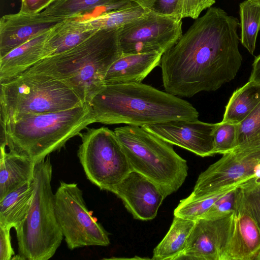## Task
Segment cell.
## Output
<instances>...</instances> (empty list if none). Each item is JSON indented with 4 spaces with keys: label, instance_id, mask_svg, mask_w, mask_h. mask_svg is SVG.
I'll list each match as a JSON object with an SVG mask.
<instances>
[{
    "label": "cell",
    "instance_id": "1",
    "mask_svg": "<svg viewBox=\"0 0 260 260\" xmlns=\"http://www.w3.org/2000/svg\"><path fill=\"white\" fill-rule=\"evenodd\" d=\"M237 17L211 7L195 19L178 41L161 56L165 91L190 98L215 91L235 78L242 62Z\"/></svg>",
    "mask_w": 260,
    "mask_h": 260
},
{
    "label": "cell",
    "instance_id": "2",
    "mask_svg": "<svg viewBox=\"0 0 260 260\" xmlns=\"http://www.w3.org/2000/svg\"><path fill=\"white\" fill-rule=\"evenodd\" d=\"M88 103L95 122L105 124L143 127L199 117L188 101L142 83L104 85Z\"/></svg>",
    "mask_w": 260,
    "mask_h": 260
},
{
    "label": "cell",
    "instance_id": "3",
    "mask_svg": "<svg viewBox=\"0 0 260 260\" xmlns=\"http://www.w3.org/2000/svg\"><path fill=\"white\" fill-rule=\"evenodd\" d=\"M122 54L118 28L97 31L77 46L45 58L27 72L44 73L67 84L84 103L104 85L112 64Z\"/></svg>",
    "mask_w": 260,
    "mask_h": 260
},
{
    "label": "cell",
    "instance_id": "4",
    "mask_svg": "<svg viewBox=\"0 0 260 260\" xmlns=\"http://www.w3.org/2000/svg\"><path fill=\"white\" fill-rule=\"evenodd\" d=\"M94 122L88 103L62 111L24 115L1 126V145L36 163Z\"/></svg>",
    "mask_w": 260,
    "mask_h": 260
},
{
    "label": "cell",
    "instance_id": "5",
    "mask_svg": "<svg viewBox=\"0 0 260 260\" xmlns=\"http://www.w3.org/2000/svg\"><path fill=\"white\" fill-rule=\"evenodd\" d=\"M52 177L49 156L35 164L31 204L26 217L15 229L18 254L22 259L48 260L61 243L63 236L55 215Z\"/></svg>",
    "mask_w": 260,
    "mask_h": 260
},
{
    "label": "cell",
    "instance_id": "6",
    "mask_svg": "<svg viewBox=\"0 0 260 260\" xmlns=\"http://www.w3.org/2000/svg\"><path fill=\"white\" fill-rule=\"evenodd\" d=\"M114 131L132 170L156 184L166 198L182 186L188 167L171 144L143 127L126 125Z\"/></svg>",
    "mask_w": 260,
    "mask_h": 260
},
{
    "label": "cell",
    "instance_id": "7",
    "mask_svg": "<svg viewBox=\"0 0 260 260\" xmlns=\"http://www.w3.org/2000/svg\"><path fill=\"white\" fill-rule=\"evenodd\" d=\"M84 103L62 81L44 73L26 71L0 83L1 126L24 115L62 111Z\"/></svg>",
    "mask_w": 260,
    "mask_h": 260
},
{
    "label": "cell",
    "instance_id": "8",
    "mask_svg": "<svg viewBox=\"0 0 260 260\" xmlns=\"http://www.w3.org/2000/svg\"><path fill=\"white\" fill-rule=\"evenodd\" d=\"M79 135L82 142L77 155L87 179L109 191L132 171L114 131L87 128Z\"/></svg>",
    "mask_w": 260,
    "mask_h": 260
},
{
    "label": "cell",
    "instance_id": "9",
    "mask_svg": "<svg viewBox=\"0 0 260 260\" xmlns=\"http://www.w3.org/2000/svg\"><path fill=\"white\" fill-rule=\"evenodd\" d=\"M54 205L58 223L70 249L110 244L108 233L88 210L77 183L61 181L54 193Z\"/></svg>",
    "mask_w": 260,
    "mask_h": 260
},
{
    "label": "cell",
    "instance_id": "10",
    "mask_svg": "<svg viewBox=\"0 0 260 260\" xmlns=\"http://www.w3.org/2000/svg\"><path fill=\"white\" fill-rule=\"evenodd\" d=\"M182 19L147 12L118 28L122 54L158 52L162 54L183 34Z\"/></svg>",
    "mask_w": 260,
    "mask_h": 260
},
{
    "label": "cell",
    "instance_id": "11",
    "mask_svg": "<svg viewBox=\"0 0 260 260\" xmlns=\"http://www.w3.org/2000/svg\"><path fill=\"white\" fill-rule=\"evenodd\" d=\"M260 168V147L235 149L223 154L199 175L193 198L214 194L255 177Z\"/></svg>",
    "mask_w": 260,
    "mask_h": 260
},
{
    "label": "cell",
    "instance_id": "12",
    "mask_svg": "<svg viewBox=\"0 0 260 260\" xmlns=\"http://www.w3.org/2000/svg\"><path fill=\"white\" fill-rule=\"evenodd\" d=\"M234 212L195 221L186 247L178 259L221 260L230 239Z\"/></svg>",
    "mask_w": 260,
    "mask_h": 260
},
{
    "label": "cell",
    "instance_id": "13",
    "mask_svg": "<svg viewBox=\"0 0 260 260\" xmlns=\"http://www.w3.org/2000/svg\"><path fill=\"white\" fill-rule=\"evenodd\" d=\"M109 191L120 199L135 219H154L166 198L158 186L141 173L131 171Z\"/></svg>",
    "mask_w": 260,
    "mask_h": 260
},
{
    "label": "cell",
    "instance_id": "14",
    "mask_svg": "<svg viewBox=\"0 0 260 260\" xmlns=\"http://www.w3.org/2000/svg\"><path fill=\"white\" fill-rule=\"evenodd\" d=\"M215 123L195 120H175L143 126L166 142L202 157L212 156Z\"/></svg>",
    "mask_w": 260,
    "mask_h": 260
},
{
    "label": "cell",
    "instance_id": "15",
    "mask_svg": "<svg viewBox=\"0 0 260 260\" xmlns=\"http://www.w3.org/2000/svg\"><path fill=\"white\" fill-rule=\"evenodd\" d=\"M58 22L42 12L25 14L18 12L3 16L0 19V57L49 30Z\"/></svg>",
    "mask_w": 260,
    "mask_h": 260
},
{
    "label": "cell",
    "instance_id": "16",
    "mask_svg": "<svg viewBox=\"0 0 260 260\" xmlns=\"http://www.w3.org/2000/svg\"><path fill=\"white\" fill-rule=\"evenodd\" d=\"M260 250V229L239 202V190L231 234L221 260H256Z\"/></svg>",
    "mask_w": 260,
    "mask_h": 260
},
{
    "label": "cell",
    "instance_id": "17",
    "mask_svg": "<svg viewBox=\"0 0 260 260\" xmlns=\"http://www.w3.org/2000/svg\"><path fill=\"white\" fill-rule=\"evenodd\" d=\"M158 52L122 54L108 70L104 85L138 83L160 65Z\"/></svg>",
    "mask_w": 260,
    "mask_h": 260
},
{
    "label": "cell",
    "instance_id": "18",
    "mask_svg": "<svg viewBox=\"0 0 260 260\" xmlns=\"http://www.w3.org/2000/svg\"><path fill=\"white\" fill-rule=\"evenodd\" d=\"M49 30L0 57V83L19 76L45 58V45Z\"/></svg>",
    "mask_w": 260,
    "mask_h": 260
},
{
    "label": "cell",
    "instance_id": "19",
    "mask_svg": "<svg viewBox=\"0 0 260 260\" xmlns=\"http://www.w3.org/2000/svg\"><path fill=\"white\" fill-rule=\"evenodd\" d=\"M97 31L84 19H67L57 23L49 30L45 45L44 58L72 49Z\"/></svg>",
    "mask_w": 260,
    "mask_h": 260
},
{
    "label": "cell",
    "instance_id": "20",
    "mask_svg": "<svg viewBox=\"0 0 260 260\" xmlns=\"http://www.w3.org/2000/svg\"><path fill=\"white\" fill-rule=\"evenodd\" d=\"M1 145L0 200L33 178L35 162L10 151Z\"/></svg>",
    "mask_w": 260,
    "mask_h": 260
},
{
    "label": "cell",
    "instance_id": "21",
    "mask_svg": "<svg viewBox=\"0 0 260 260\" xmlns=\"http://www.w3.org/2000/svg\"><path fill=\"white\" fill-rule=\"evenodd\" d=\"M135 4L133 0H57L42 13L50 19L60 22L75 19L94 8H101L104 13Z\"/></svg>",
    "mask_w": 260,
    "mask_h": 260
},
{
    "label": "cell",
    "instance_id": "22",
    "mask_svg": "<svg viewBox=\"0 0 260 260\" xmlns=\"http://www.w3.org/2000/svg\"><path fill=\"white\" fill-rule=\"evenodd\" d=\"M32 180L9 193L0 200V224L14 229L24 220L34 195Z\"/></svg>",
    "mask_w": 260,
    "mask_h": 260
},
{
    "label": "cell",
    "instance_id": "23",
    "mask_svg": "<svg viewBox=\"0 0 260 260\" xmlns=\"http://www.w3.org/2000/svg\"><path fill=\"white\" fill-rule=\"evenodd\" d=\"M195 221L174 216L168 233L153 250V260L178 259L186 247Z\"/></svg>",
    "mask_w": 260,
    "mask_h": 260
},
{
    "label": "cell",
    "instance_id": "24",
    "mask_svg": "<svg viewBox=\"0 0 260 260\" xmlns=\"http://www.w3.org/2000/svg\"><path fill=\"white\" fill-rule=\"evenodd\" d=\"M260 103V83L249 81L236 90L225 106L222 121L238 124Z\"/></svg>",
    "mask_w": 260,
    "mask_h": 260
},
{
    "label": "cell",
    "instance_id": "25",
    "mask_svg": "<svg viewBox=\"0 0 260 260\" xmlns=\"http://www.w3.org/2000/svg\"><path fill=\"white\" fill-rule=\"evenodd\" d=\"M147 12L135 4L130 7L102 13L84 20L97 30L117 29L141 17Z\"/></svg>",
    "mask_w": 260,
    "mask_h": 260
},
{
    "label": "cell",
    "instance_id": "26",
    "mask_svg": "<svg viewBox=\"0 0 260 260\" xmlns=\"http://www.w3.org/2000/svg\"><path fill=\"white\" fill-rule=\"evenodd\" d=\"M239 9L240 41L248 52L253 54L260 29V6L250 0H245L239 4Z\"/></svg>",
    "mask_w": 260,
    "mask_h": 260
},
{
    "label": "cell",
    "instance_id": "27",
    "mask_svg": "<svg viewBox=\"0 0 260 260\" xmlns=\"http://www.w3.org/2000/svg\"><path fill=\"white\" fill-rule=\"evenodd\" d=\"M238 186L204 197L193 198L189 196L180 201L174 210V215L196 221L202 218L212 205L224 193Z\"/></svg>",
    "mask_w": 260,
    "mask_h": 260
},
{
    "label": "cell",
    "instance_id": "28",
    "mask_svg": "<svg viewBox=\"0 0 260 260\" xmlns=\"http://www.w3.org/2000/svg\"><path fill=\"white\" fill-rule=\"evenodd\" d=\"M237 125V146L235 149L260 147V103Z\"/></svg>",
    "mask_w": 260,
    "mask_h": 260
},
{
    "label": "cell",
    "instance_id": "29",
    "mask_svg": "<svg viewBox=\"0 0 260 260\" xmlns=\"http://www.w3.org/2000/svg\"><path fill=\"white\" fill-rule=\"evenodd\" d=\"M239 202L260 229V181L252 178L239 187Z\"/></svg>",
    "mask_w": 260,
    "mask_h": 260
},
{
    "label": "cell",
    "instance_id": "30",
    "mask_svg": "<svg viewBox=\"0 0 260 260\" xmlns=\"http://www.w3.org/2000/svg\"><path fill=\"white\" fill-rule=\"evenodd\" d=\"M237 124L221 121L215 123L212 131L213 153L224 154L233 151L237 146Z\"/></svg>",
    "mask_w": 260,
    "mask_h": 260
},
{
    "label": "cell",
    "instance_id": "31",
    "mask_svg": "<svg viewBox=\"0 0 260 260\" xmlns=\"http://www.w3.org/2000/svg\"><path fill=\"white\" fill-rule=\"evenodd\" d=\"M240 186L224 193L212 205L202 218H212L235 212L237 204Z\"/></svg>",
    "mask_w": 260,
    "mask_h": 260
},
{
    "label": "cell",
    "instance_id": "32",
    "mask_svg": "<svg viewBox=\"0 0 260 260\" xmlns=\"http://www.w3.org/2000/svg\"><path fill=\"white\" fill-rule=\"evenodd\" d=\"M216 0H179L176 9L177 17L181 19H196L205 10L211 7Z\"/></svg>",
    "mask_w": 260,
    "mask_h": 260
},
{
    "label": "cell",
    "instance_id": "33",
    "mask_svg": "<svg viewBox=\"0 0 260 260\" xmlns=\"http://www.w3.org/2000/svg\"><path fill=\"white\" fill-rule=\"evenodd\" d=\"M179 0H133L148 12L177 17L176 9Z\"/></svg>",
    "mask_w": 260,
    "mask_h": 260
},
{
    "label": "cell",
    "instance_id": "34",
    "mask_svg": "<svg viewBox=\"0 0 260 260\" xmlns=\"http://www.w3.org/2000/svg\"><path fill=\"white\" fill-rule=\"evenodd\" d=\"M11 229L0 224V260H10L14 255L11 243Z\"/></svg>",
    "mask_w": 260,
    "mask_h": 260
},
{
    "label": "cell",
    "instance_id": "35",
    "mask_svg": "<svg viewBox=\"0 0 260 260\" xmlns=\"http://www.w3.org/2000/svg\"><path fill=\"white\" fill-rule=\"evenodd\" d=\"M57 0H21L19 12L36 14L42 12Z\"/></svg>",
    "mask_w": 260,
    "mask_h": 260
},
{
    "label": "cell",
    "instance_id": "36",
    "mask_svg": "<svg viewBox=\"0 0 260 260\" xmlns=\"http://www.w3.org/2000/svg\"><path fill=\"white\" fill-rule=\"evenodd\" d=\"M249 81L260 83V54L255 57L254 59Z\"/></svg>",
    "mask_w": 260,
    "mask_h": 260
},
{
    "label": "cell",
    "instance_id": "37",
    "mask_svg": "<svg viewBox=\"0 0 260 260\" xmlns=\"http://www.w3.org/2000/svg\"><path fill=\"white\" fill-rule=\"evenodd\" d=\"M253 3L256 4L260 6V0H250Z\"/></svg>",
    "mask_w": 260,
    "mask_h": 260
},
{
    "label": "cell",
    "instance_id": "38",
    "mask_svg": "<svg viewBox=\"0 0 260 260\" xmlns=\"http://www.w3.org/2000/svg\"><path fill=\"white\" fill-rule=\"evenodd\" d=\"M256 260H260V250H259L258 254L256 258Z\"/></svg>",
    "mask_w": 260,
    "mask_h": 260
}]
</instances>
